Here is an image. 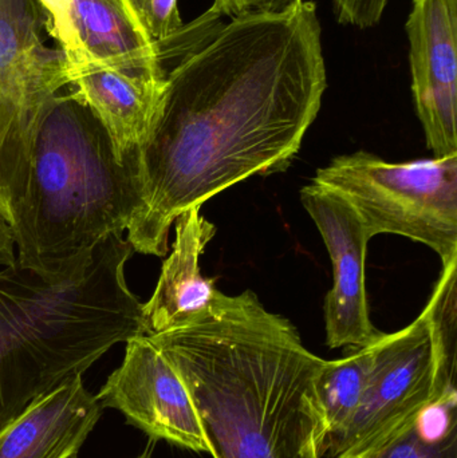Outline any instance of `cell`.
Listing matches in <instances>:
<instances>
[{
	"label": "cell",
	"instance_id": "ba28073f",
	"mask_svg": "<svg viewBox=\"0 0 457 458\" xmlns=\"http://www.w3.org/2000/svg\"><path fill=\"white\" fill-rule=\"evenodd\" d=\"M300 200L319 233L333 263L334 284L325 301L327 346L361 349L383 333L373 326L365 287V260L372 233L353 207L334 191L311 182Z\"/></svg>",
	"mask_w": 457,
	"mask_h": 458
},
{
	"label": "cell",
	"instance_id": "9c48e42d",
	"mask_svg": "<svg viewBox=\"0 0 457 458\" xmlns=\"http://www.w3.org/2000/svg\"><path fill=\"white\" fill-rule=\"evenodd\" d=\"M405 30L427 144L437 158L457 155V0H413Z\"/></svg>",
	"mask_w": 457,
	"mask_h": 458
},
{
	"label": "cell",
	"instance_id": "7a4b0ae2",
	"mask_svg": "<svg viewBox=\"0 0 457 458\" xmlns=\"http://www.w3.org/2000/svg\"><path fill=\"white\" fill-rule=\"evenodd\" d=\"M149 338L187 386L214 458H324L325 360L257 293L216 291L190 322Z\"/></svg>",
	"mask_w": 457,
	"mask_h": 458
},
{
	"label": "cell",
	"instance_id": "6da1fadb",
	"mask_svg": "<svg viewBox=\"0 0 457 458\" xmlns=\"http://www.w3.org/2000/svg\"><path fill=\"white\" fill-rule=\"evenodd\" d=\"M314 2L235 16L171 72L147 137L131 155L134 252L165 256L188 209L252 176L286 171L327 88Z\"/></svg>",
	"mask_w": 457,
	"mask_h": 458
},
{
	"label": "cell",
	"instance_id": "7c38bea8",
	"mask_svg": "<svg viewBox=\"0 0 457 458\" xmlns=\"http://www.w3.org/2000/svg\"><path fill=\"white\" fill-rule=\"evenodd\" d=\"M173 247L164 261L152 298L142 303L145 336L173 330L204 311L216 287L201 275L200 256L216 234V227L201 216L200 207L174 220Z\"/></svg>",
	"mask_w": 457,
	"mask_h": 458
},
{
	"label": "cell",
	"instance_id": "30bf717a",
	"mask_svg": "<svg viewBox=\"0 0 457 458\" xmlns=\"http://www.w3.org/2000/svg\"><path fill=\"white\" fill-rule=\"evenodd\" d=\"M102 409L75 374L0 428V458H75Z\"/></svg>",
	"mask_w": 457,
	"mask_h": 458
},
{
	"label": "cell",
	"instance_id": "5b68a950",
	"mask_svg": "<svg viewBox=\"0 0 457 458\" xmlns=\"http://www.w3.org/2000/svg\"><path fill=\"white\" fill-rule=\"evenodd\" d=\"M345 199L372 236L394 233L457 259V155L388 163L368 152L338 156L313 180Z\"/></svg>",
	"mask_w": 457,
	"mask_h": 458
},
{
	"label": "cell",
	"instance_id": "44dd1931",
	"mask_svg": "<svg viewBox=\"0 0 457 458\" xmlns=\"http://www.w3.org/2000/svg\"><path fill=\"white\" fill-rule=\"evenodd\" d=\"M302 2L303 0H215L209 10L217 15L235 18L251 13H286Z\"/></svg>",
	"mask_w": 457,
	"mask_h": 458
},
{
	"label": "cell",
	"instance_id": "d6986e66",
	"mask_svg": "<svg viewBox=\"0 0 457 458\" xmlns=\"http://www.w3.org/2000/svg\"><path fill=\"white\" fill-rule=\"evenodd\" d=\"M368 458H457V446H432L419 440L413 427Z\"/></svg>",
	"mask_w": 457,
	"mask_h": 458
},
{
	"label": "cell",
	"instance_id": "2e32d148",
	"mask_svg": "<svg viewBox=\"0 0 457 458\" xmlns=\"http://www.w3.org/2000/svg\"><path fill=\"white\" fill-rule=\"evenodd\" d=\"M457 393L429 401L413 422L419 440L432 446H457Z\"/></svg>",
	"mask_w": 457,
	"mask_h": 458
},
{
	"label": "cell",
	"instance_id": "9a60e30c",
	"mask_svg": "<svg viewBox=\"0 0 457 458\" xmlns=\"http://www.w3.org/2000/svg\"><path fill=\"white\" fill-rule=\"evenodd\" d=\"M50 34V18L37 0H0V77L10 72Z\"/></svg>",
	"mask_w": 457,
	"mask_h": 458
},
{
	"label": "cell",
	"instance_id": "277c9868",
	"mask_svg": "<svg viewBox=\"0 0 457 458\" xmlns=\"http://www.w3.org/2000/svg\"><path fill=\"white\" fill-rule=\"evenodd\" d=\"M139 208L133 161L121 163L96 115L70 91L46 105L13 229L21 268L56 282L128 231Z\"/></svg>",
	"mask_w": 457,
	"mask_h": 458
},
{
	"label": "cell",
	"instance_id": "603a6c76",
	"mask_svg": "<svg viewBox=\"0 0 457 458\" xmlns=\"http://www.w3.org/2000/svg\"><path fill=\"white\" fill-rule=\"evenodd\" d=\"M137 458H152V457H150L149 452H147V454H141V456H139Z\"/></svg>",
	"mask_w": 457,
	"mask_h": 458
},
{
	"label": "cell",
	"instance_id": "8992f818",
	"mask_svg": "<svg viewBox=\"0 0 457 458\" xmlns=\"http://www.w3.org/2000/svg\"><path fill=\"white\" fill-rule=\"evenodd\" d=\"M435 397V355L426 311L376 342L361 403L351 421L325 444L324 456L370 457L413 427Z\"/></svg>",
	"mask_w": 457,
	"mask_h": 458
},
{
	"label": "cell",
	"instance_id": "7402d4cb",
	"mask_svg": "<svg viewBox=\"0 0 457 458\" xmlns=\"http://www.w3.org/2000/svg\"><path fill=\"white\" fill-rule=\"evenodd\" d=\"M15 250L13 229L0 215V267H10L16 263Z\"/></svg>",
	"mask_w": 457,
	"mask_h": 458
},
{
	"label": "cell",
	"instance_id": "cb8c5ba5",
	"mask_svg": "<svg viewBox=\"0 0 457 458\" xmlns=\"http://www.w3.org/2000/svg\"><path fill=\"white\" fill-rule=\"evenodd\" d=\"M354 458H365V457H354Z\"/></svg>",
	"mask_w": 457,
	"mask_h": 458
},
{
	"label": "cell",
	"instance_id": "8fae6325",
	"mask_svg": "<svg viewBox=\"0 0 457 458\" xmlns=\"http://www.w3.org/2000/svg\"><path fill=\"white\" fill-rule=\"evenodd\" d=\"M72 93L91 110L126 163L147 137L166 74H133L83 62L69 70Z\"/></svg>",
	"mask_w": 457,
	"mask_h": 458
},
{
	"label": "cell",
	"instance_id": "4fadbf2b",
	"mask_svg": "<svg viewBox=\"0 0 457 458\" xmlns=\"http://www.w3.org/2000/svg\"><path fill=\"white\" fill-rule=\"evenodd\" d=\"M72 18L91 64L133 74H166L157 46L129 0H72Z\"/></svg>",
	"mask_w": 457,
	"mask_h": 458
},
{
	"label": "cell",
	"instance_id": "e0dca14e",
	"mask_svg": "<svg viewBox=\"0 0 457 458\" xmlns=\"http://www.w3.org/2000/svg\"><path fill=\"white\" fill-rule=\"evenodd\" d=\"M129 3L155 43L166 42L184 29L179 0H129Z\"/></svg>",
	"mask_w": 457,
	"mask_h": 458
},
{
	"label": "cell",
	"instance_id": "5bb4252c",
	"mask_svg": "<svg viewBox=\"0 0 457 458\" xmlns=\"http://www.w3.org/2000/svg\"><path fill=\"white\" fill-rule=\"evenodd\" d=\"M376 342L354 349L343 360H325L319 371L317 392L326 420V441L348 425L361 403L372 369Z\"/></svg>",
	"mask_w": 457,
	"mask_h": 458
},
{
	"label": "cell",
	"instance_id": "ac0fdd59",
	"mask_svg": "<svg viewBox=\"0 0 457 458\" xmlns=\"http://www.w3.org/2000/svg\"><path fill=\"white\" fill-rule=\"evenodd\" d=\"M50 18V34L58 42L69 70L88 61L72 26V0H37Z\"/></svg>",
	"mask_w": 457,
	"mask_h": 458
},
{
	"label": "cell",
	"instance_id": "ffe728a7",
	"mask_svg": "<svg viewBox=\"0 0 457 458\" xmlns=\"http://www.w3.org/2000/svg\"><path fill=\"white\" fill-rule=\"evenodd\" d=\"M338 21L370 29L380 23L388 0H332Z\"/></svg>",
	"mask_w": 457,
	"mask_h": 458
},
{
	"label": "cell",
	"instance_id": "52a82bcc",
	"mask_svg": "<svg viewBox=\"0 0 457 458\" xmlns=\"http://www.w3.org/2000/svg\"><path fill=\"white\" fill-rule=\"evenodd\" d=\"M125 344L123 363L96 395L102 408L117 409L153 440L208 454L192 398L176 369L149 336Z\"/></svg>",
	"mask_w": 457,
	"mask_h": 458
},
{
	"label": "cell",
	"instance_id": "3957f363",
	"mask_svg": "<svg viewBox=\"0 0 457 458\" xmlns=\"http://www.w3.org/2000/svg\"><path fill=\"white\" fill-rule=\"evenodd\" d=\"M133 252L113 234L89 266L56 282L18 261L0 267V428L114 344L145 335L125 277Z\"/></svg>",
	"mask_w": 457,
	"mask_h": 458
}]
</instances>
